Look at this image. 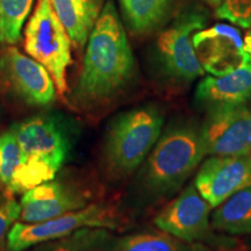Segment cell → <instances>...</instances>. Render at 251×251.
<instances>
[{
    "mask_svg": "<svg viewBox=\"0 0 251 251\" xmlns=\"http://www.w3.org/2000/svg\"><path fill=\"white\" fill-rule=\"evenodd\" d=\"M77 97L87 105L111 100L134 75V57L113 0L100 12L87 40Z\"/></svg>",
    "mask_w": 251,
    "mask_h": 251,
    "instance_id": "6da1fadb",
    "label": "cell"
},
{
    "mask_svg": "<svg viewBox=\"0 0 251 251\" xmlns=\"http://www.w3.org/2000/svg\"><path fill=\"white\" fill-rule=\"evenodd\" d=\"M205 155L200 127L190 122L171 125L147 159L142 172L144 188L153 197L174 194Z\"/></svg>",
    "mask_w": 251,
    "mask_h": 251,
    "instance_id": "7a4b0ae2",
    "label": "cell"
},
{
    "mask_svg": "<svg viewBox=\"0 0 251 251\" xmlns=\"http://www.w3.org/2000/svg\"><path fill=\"white\" fill-rule=\"evenodd\" d=\"M13 131L23 162L9 191L26 192L54 179L69 152V140L61 125L50 117H34L15 126Z\"/></svg>",
    "mask_w": 251,
    "mask_h": 251,
    "instance_id": "3957f363",
    "label": "cell"
},
{
    "mask_svg": "<svg viewBox=\"0 0 251 251\" xmlns=\"http://www.w3.org/2000/svg\"><path fill=\"white\" fill-rule=\"evenodd\" d=\"M163 115L156 107L130 109L114 119L105 142V161L117 177L133 174L148 157L162 134Z\"/></svg>",
    "mask_w": 251,
    "mask_h": 251,
    "instance_id": "277c9868",
    "label": "cell"
},
{
    "mask_svg": "<svg viewBox=\"0 0 251 251\" xmlns=\"http://www.w3.org/2000/svg\"><path fill=\"white\" fill-rule=\"evenodd\" d=\"M71 40L50 0H39L25 30V50L45 67L59 94L67 91V70L71 64Z\"/></svg>",
    "mask_w": 251,
    "mask_h": 251,
    "instance_id": "5b68a950",
    "label": "cell"
},
{
    "mask_svg": "<svg viewBox=\"0 0 251 251\" xmlns=\"http://www.w3.org/2000/svg\"><path fill=\"white\" fill-rule=\"evenodd\" d=\"M120 226L114 207L91 203L83 208L36 224L17 222L11 229L7 251H24L43 242L58 240L85 228L115 229Z\"/></svg>",
    "mask_w": 251,
    "mask_h": 251,
    "instance_id": "8992f818",
    "label": "cell"
},
{
    "mask_svg": "<svg viewBox=\"0 0 251 251\" xmlns=\"http://www.w3.org/2000/svg\"><path fill=\"white\" fill-rule=\"evenodd\" d=\"M205 25V15L198 11H188L158 36V55L169 76L183 81L203 76L205 70L197 57L192 37Z\"/></svg>",
    "mask_w": 251,
    "mask_h": 251,
    "instance_id": "52a82bcc",
    "label": "cell"
},
{
    "mask_svg": "<svg viewBox=\"0 0 251 251\" xmlns=\"http://www.w3.org/2000/svg\"><path fill=\"white\" fill-rule=\"evenodd\" d=\"M200 129L206 155L230 156L251 151V108L247 105L208 109Z\"/></svg>",
    "mask_w": 251,
    "mask_h": 251,
    "instance_id": "ba28073f",
    "label": "cell"
},
{
    "mask_svg": "<svg viewBox=\"0 0 251 251\" xmlns=\"http://www.w3.org/2000/svg\"><path fill=\"white\" fill-rule=\"evenodd\" d=\"M194 186L212 208L218 207L237 191L251 186V151L209 157L200 166Z\"/></svg>",
    "mask_w": 251,
    "mask_h": 251,
    "instance_id": "9c48e42d",
    "label": "cell"
},
{
    "mask_svg": "<svg viewBox=\"0 0 251 251\" xmlns=\"http://www.w3.org/2000/svg\"><path fill=\"white\" fill-rule=\"evenodd\" d=\"M192 43L203 70L213 76H224L249 62L240 30L218 24L193 34Z\"/></svg>",
    "mask_w": 251,
    "mask_h": 251,
    "instance_id": "30bf717a",
    "label": "cell"
},
{
    "mask_svg": "<svg viewBox=\"0 0 251 251\" xmlns=\"http://www.w3.org/2000/svg\"><path fill=\"white\" fill-rule=\"evenodd\" d=\"M0 72L15 93L29 105L43 107L56 98V86L49 71L14 47L2 51Z\"/></svg>",
    "mask_w": 251,
    "mask_h": 251,
    "instance_id": "8fae6325",
    "label": "cell"
},
{
    "mask_svg": "<svg viewBox=\"0 0 251 251\" xmlns=\"http://www.w3.org/2000/svg\"><path fill=\"white\" fill-rule=\"evenodd\" d=\"M211 208L197 187L190 185L158 213L155 225L184 242H193L208 234Z\"/></svg>",
    "mask_w": 251,
    "mask_h": 251,
    "instance_id": "7c38bea8",
    "label": "cell"
},
{
    "mask_svg": "<svg viewBox=\"0 0 251 251\" xmlns=\"http://www.w3.org/2000/svg\"><path fill=\"white\" fill-rule=\"evenodd\" d=\"M87 205V199L58 181H47L25 192L20 201V220L36 224L77 211Z\"/></svg>",
    "mask_w": 251,
    "mask_h": 251,
    "instance_id": "4fadbf2b",
    "label": "cell"
},
{
    "mask_svg": "<svg viewBox=\"0 0 251 251\" xmlns=\"http://www.w3.org/2000/svg\"><path fill=\"white\" fill-rule=\"evenodd\" d=\"M197 101L207 109L247 105L251 101V62L224 76H207L196 91Z\"/></svg>",
    "mask_w": 251,
    "mask_h": 251,
    "instance_id": "5bb4252c",
    "label": "cell"
},
{
    "mask_svg": "<svg viewBox=\"0 0 251 251\" xmlns=\"http://www.w3.org/2000/svg\"><path fill=\"white\" fill-rule=\"evenodd\" d=\"M76 48L86 45L101 12L102 0H50Z\"/></svg>",
    "mask_w": 251,
    "mask_h": 251,
    "instance_id": "9a60e30c",
    "label": "cell"
},
{
    "mask_svg": "<svg viewBox=\"0 0 251 251\" xmlns=\"http://www.w3.org/2000/svg\"><path fill=\"white\" fill-rule=\"evenodd\" d=\"M212 227L231 235L251 233V186L237 191L215 207Z\"/></svg>",
    "mask_w": 251,
    "mask_h": 251,
    "instance_id": "2e32d148",
    "label": "cell"
},
{
    "mask_svg": "<svg viewBox=\"0 0 251 251\" xmlns=\"http://www.w3.org/2000/svg\"><path fill=\"white\" fill-rule=\"evenodd\" d=\"M128 24L135 33L147 34L164 23L175 0H120Z\"/></svg>",
    "mask_w": 251,
    "mask_h": 251,
    "instance_id": "e0dca14e",
    "label": "cell"
},
{
    "mask_svg": "<svg viewBox=\"0 0 251 251\" xmlns=\"http://www.w3.org/2000/svg\"><path fill=\"white\" fill-rule=\"evenodd\" d=\"M33 4L34 0H0V43L13 46L20 41Z\"/></svg>",
    "mask_w": 251,
    "mask_h": 251,
    "instance_id": "ac0fdd59",
    "label": "cell"
},
{
    "mask_svg": "<svg viewBox=\"0 0 251 251\" xmlns=\"http://www.w3.org/2000/svg\"><path fill=\"white\" fill-rule=\"evenodd\" d=\"M114 251H186L184 241L169 233H140L120 238Z\"/></svg>",
    "mask_w": 251,
    "mask_h": 251,
    "instance_id": "d6986e66",
    "label": "cell"
},
{
    "mask_svg": "<svg viewBox=\"0 0 251 251\" xmlns=\"http://www.w3.org/2000/svg\"><path fill=\"white\" fill-rule=\"evenodd\" d=\"M23 162L21 148L13 129L0 136V181L11 188L14 176Z\"/></svg>",
    "mask_w": 251,
    "mask_h": 251,
    "instance_id": "ffe728a7",
    "label": "cell"
},
{
    "mask_svg": "<svg viewBox=\"0 0 251 251\" xmlns=\"http://www.w3.org/2000/svg\"><path fill=\"white\" fill-rule=\"evenodd\" d=\"M216 17L243 28L251 27V0H222L216 7Z\"/></svg>",
    "mask_w": 251,
    "mask_h": 251,
    "instance_id": "44dd1931",
    "label": "cell"
},
{
    "mask_svg": "<svg viewBox=\"0 0 251 251\" xmlns=\"http://www.w3.org/2000/svg\"><path fill=\"white\" fill-rule=\"evenodd\" d=\"M20 203L8 200L0 206V251L7 250L8 234L20 219Z\"/></svg>",
    "mask_w": 251,
    "mask_h": 251,
    "instance_id": "7402d4cb",
    "label": "cell"
},
{
    "mask_svg": "<svg viewBox=\"0 0 251 251\" xmlns=\"http://www.w3.org/2000/svg\"><path fill=\"white\" fill-rule=\"evenodd\" d=\"M244 50H246L248 58L251 62V30L248 31L246 39H244Z\"/></svg>",
    "mask_w": 251,
    "mask_h": 251,
    "instance_id": "603a6c76",
    "label": "cell"
},
{
    "mask_svg": "<svg viewBox=\"0 0 251 251\" xmlns=\"http://www.w3.org/2000/svg\"><path fill=\"white\" fill-rule=\"evenodd\" d=\"M207 4H209L211 6H215V7H218V6L221 4L222 0H205Z\"/></svg>",
    "mask_w": 251,
    "mask_h": 251,
    "instance_id": "cb8c5ba5",
    "label": "cell"
}]
</instances>
